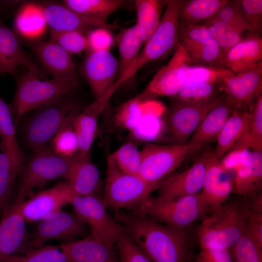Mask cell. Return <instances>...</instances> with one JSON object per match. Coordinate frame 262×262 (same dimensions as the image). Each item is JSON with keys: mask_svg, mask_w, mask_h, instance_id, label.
Here are the masks:
<instances>
[{"mask_svg": "<svg viewBox=\"0 0 262 262\" xmlns=\"http://www.w3.org/2000/svg\"><path fill=\"white\" fill-rule=\"evenodd\" d=\"M87 51H110L113 45L114 38L110 30L97 27L88 31L86 36Z\"/></svg>", "mask_w": 262, "mask_h": 262, "instance_id": "db71d44e", "label": "cell"}, {"mask_svg": "<svg viewBox=\"0 0 262 262\" xmlns=\"http://www.w3.org/2000/svg\"><path fill=\"white\" fill-rule=\"evenodd\" d=\"M232 190L233 184L231 181L229 179L223 180L210 193L204 196H200L211 213L225 203Z\"/></svg>", "mask_w": 262, "mask_h": 262, "instance_id": "11a10c76", "label": "cell"}, {"mask_svg": "<svg viewBox=\"0 0 262 262\" xmlns=\"http://www.w3.org/2000/svg\"><path fill=\"white\" fill-rule=\"evenodd\" d=\"M235 2L253 32L260 34L262 29V0H235Z\"/></svg>", "mask_w": 262, "mask_h": 262, "instance_id": "f5cc1de1", "label": "cell"}, {"mask_svg": "<svg viewBox=\"0 0 262 262\" xmlns=\"http://www.w3.org/2000/svg\"><path fill=\"white\" fill-rule=\"evenodd\" d=\"M118 63L110 51H87L81 64L82 75L96 99L106 94L114 86Z\"/></svg>", "mask_w": 262, "mask_h": 262, "instance_id": "5bb4252c", "label": "cell"}, {"mask_svg": "<svg viewBox=\"0 0 262 262\" xmlns=\"http://www.w3.org/2000/svg\"><path fill=\"white\" fill-rule=\"evenodd\" d=\"M84 224L76 214L61 209L55 211L39 221L30 245L33 248H38L52 239H73L85 233Z\"/></svg>", "mask_w": 262, "mask_h": 262, "instance_id": "9a60e30c", "label": "cell"}, {"mask_svg": "<svg viewBox=\"0 0 262 262\" xmlns=\"http://www.w3.org/2000/svg\"><path fill=\"white\" fill-rule=\"evenodd\" d=\"M68 96L39 108L28 123L25 137L33 150L46 146L62 128L73 123L79 112Z\"/></svg>", "mask_w": 262, "mask_h": 262, "instance_id": "ba28073f", "label": "cell"}, {"mask_svg": "<svg viewBox=\"0 0 262 262\" xmlns=\"http://www.w3.org/2000/svg\"><path fill=\"white\" fill-rule=\"evenodd\" d=\"M110 156L121 171L139 175L141 160V150L132 143L123 144Z\"/></svg>", "mask_w": 262, "mask_h": 262, "instance_id": "b9f144b4", "label": "cell"}, {"mask_svg": "<svg viewBox=\"0 0 262 262\" xmlns=\"http://www.w3.org/2000/svg\"><path fill=\"white\" fill-rule=\"evenodd\" d=\"M232 73L224 67L190 65L186 70L185 82L217 83L225 76Z\"/></svg>", "mask_w": 262, "mask_h": 262, "instance_id": "bcb514c9", "label": "cell"}, {"mask_svg": "<svg viewBox=\"0 0 262 262\" xmlns=\"http://www.w3.org/2000/svg\"><path fill=\"white\" fill-rule=\"evenodd\" d=\"M249 111L247 145L252 150L262 151V92L259 93Z\"/></svg>", "mask_w": 262, "mask_h": 262, "instance_id": "7bdbcfd3", "label": "cell"}, {"mask_svg": "<svg viewBox=\"0 0 262 262\" xmlns=\"http://www.w3.org/2000/svg\"><path fill=\"white\" fill-rule=\"evenodd\" d=\"M219 91V83L185 82L174 98L179 101L204 102L218 95Z\"/></svg>", "mask_w": 262, "mask_h": 262, "instance_id": "8d00e7d4", "label": "cell"}, {"mask_svg": "<svg viewBox=\"0 0 262 262\" xmlns=\"http://www.w3.org/2000/svg\"><path fill=\"white\" fill-rule=\"evenodd\" d=\"M114 218L152 262H186L189 244L185 229L164 224L135 211H117Z\"/></svg>", "mask_w": 262, "mask_h": 262, "instance_id": "6da1fadb", "label": "cell"}, {"mask_svg": "<svg viewBox=\"0 0 262 262\" xmlns=\"http://www.w3.org/2000/svg\"><path fill=\"white\" fill-rule=\"evenodd\" d=\"M33 154L23 166L20 174L18 191L14 203L20 204L33 189L52 180L66 179L75 160L60 155L46 145L33 150Z\"/></svg>", "mask_w": 262, "mask_h": 262, "instance_id": "5b68a950", "label": "cell"}, {"mask_svg": "<svg viewBox=\"0 0 262 262\" xmlns=\"http://www.w3.org/2000/svg\"><path fill=\"white\" fill-rule=\"evenodd\" d=\"M225 98L223 92L213 98L200 102L176 101L167 118V126L179 144L184 143L194 133L207 114Z\"/></svg>", "mask_w": 262, "mask_h": 262, "instance_id": "7c38bea8", "label": "cell"}, {"mask_svg": "<svg viewBox=\"0 0 262 262\" xmlns=\"http://www.w3.org/2000/svg\"><path fill=\"white\" fill-rule=\"evenodd\" d=\"M196 262H233L230 249L200 248Z\"/></svg>", "mask_w": 262, "mask_h": 262, "instance_id": "6f0895ef", "label": "cell"}, {"mask_svg": "<svg viewBox=\"0 0 262 262\" xmlns=\"http://www.w3.org/2000/svg\"><path fill=\"white\" fill-rule=\"evenodd\" d=\"M245 208V230L262 247V213L253 212Z\"/></svg>", "mask_w": 262, "mask_h": 262, "instance_id": "9f6ffc18", "label": "cell"}, {"mask_svg": "<svg viewBox=\"0 0 262 262\" xmlns=\"http://www.w3.org/2000/svg\"><path fill=\"white\" fill-rule=\"evenodd\" d=\"M234 171L235 192L247 197L257 194L262 188V151H250L246 161Z\"/></svg>", "mask_w": 262, "mask_h": 262, "instance_id": "484cf974", "label": "cell"}, {"mask_svg": "<svg viewBox=\"0 0 262 262\" xmlns=\"http://www.w3.org/2000/svg\"><path fill=\"white\" fill-rule=\"evenodd\" d=\"M42 7L50 31H78L83 33L88 29L97 27L110 30L119 28L117 25L100 22L81 15L64 4L49 3Z\"/></svg>", "mask_w": 262, "mask_h": 262, "instance_id": "ac0fdd59", "label": "cell"}, {"mask_svg": "<svg viewBox=\"0 0 262 262\" xmlns=\"http://www.w3.org/2000/svg\"><path fill=\"white\" fill-rule=\"evenodd\" d=\"M115 245L119 262H152L125 232Z\"/></svg>", "mask_w": 262, "mask_h": 262, "instance_id": "f907efd6", "label": "cell"}, {"mask_svg": "<svg viewBox=\"0 0 262 262\" xmlns=\"http://www.w3.org/2000/svg\"><path fill=\"white\" fill-rule=\"evenodd\" d=\"M214 17L243 34L245 32L254 33L238 7L235 0H228Z\"/></svg>", "mask_w": 262, "mask_h": 262, "instance_id": "681fc988", "label": "cell"}, {"mask_svg": "<svg viewBox=\"0 0 262 262\" xmlns=\"http://www.w3.org/2000/svg\"><path fill=\"white\" fill-rule=\"evenodd\" d=\"M144 99L137 96L124 103L115 115V125L130 132L137 125L143 115Z\"/></svg>", "mask_w": 262, "mask_h": 262, "instance_id": "74e56055", "label": "cell"}, {"mask_svg": "<svg viewBox=\"0 0 262 262\" xmlns=\"http://www.w3.org/2000/svg\"><path fill=\"white\" fill-rule=\"evenodd\" d=\"M245 229V205L225 202L212 212L199 227L200 248L230 249L242 237Z\"/></svg>", "mask_w": 262, "mask_h": 262, "instance_id": "3957f363", "label": "cell"}, {"mask_svg": "<svg viewBox=\"0 0 262 262\" xmlns=\"http://www.w3.org/2000/svg\"><path fill=\"white\" fill-rule=\"evenodd\" d=\"M59 246L68 262H119L115 246L100 241L91 234Z\"/></svg>", "mask_w": 262, "mask_h": 262, "instance_id": "ffe728a7", "label": "cell"}, {"mask_svg": "<svg viewBox=\"0 0 262 262\" xmlns=\"http://www.w3.org/2000/svg\"><path fill=\"white\" fill-rule=\"evenodd\" d=\"M26 236L25 220L20 204L13 203L0 223V262L19 249Z\"/></svg>", "mask_w": 262, "mask_h": 262, "instance_id": "603a6c76", "label": "cell"}, {"mask_svg": "<svg viewBox=\"0 0 262 262\" xmlns=\"http://www.w3.org/2000/svg\"><path fill=\"white\" fill-rule=\"evenodd\" d=\"M76 215L89 227L91 235L109 245L115 246L125 232L123 227L107 212L106 208L96 195H72L70 203Z\"/></svg>", "mask_w": 262, "mask_h": 262, "instance_id": "30bf717a", "label": "cell"}, {"mask_svg": "<svg viewBox=\"0 0 262 262\" xmlns=\"http://www.w3.org/2000/svg\"><path fill=\"white\" fill-rule=\"evenodd\" d=\"M190 65L189 55L180 44L167 64L158 70L137 97L142 99L154 98L158 96L174 97L185 82L186 70Z\"/></svg>", "mask_w": 262, "mask_h": 262, "instance_id": "8fae6325", "label": "cell"}, {"mask_svg": "<svg viewBox=\"0 0 262 262\" xmlns=\"http://www.w3.org/2000/svg\"><path fill=\"white\" fill-rule=\"evenodd\" d=\"M204 144L191 141L170 145L148 143L141 150L139 175L150 183L159 185L187 157Z\"/></svg>", "mask_w": 262, "mask_h": 262, "instance_id": "9c48e42d", "label": "cell"}, {"mask_svg": "<svg viewBox=\"0 0 262 262\" xmlns=\"http://www.w3.org/2000/svg\"><path fill=\"white\" fill-rule=\"evenodd\" d=\"M14 25L16 32L26 38L40 37L47 25L43 7L34 3L24 5L16 16Z\"/></svg>", "mask_w": 262, "mask_h": 262, "instance_id": "f1b7e54d", "label": "cell"}, {"mask_svg": "<svg viewBox=\"0 0 262 262\" xmlns=\"http://www.w3.org/2000/svg\"><path fill=\"white\" fill-rule=\"evenodd\" d=\"M236 110L225 98L204 117L190 141L205 144L216 139L229 116Z\"/></svg>", "mask_w": 262, "mask_h": 262, "instance_id": "83f0119b", "label": "cell"}, {"mask_svg": "<svg viewBox=\"0 0 262 262\" xmlns=\"http://www.w3.org/2000/svg\"><path fill=\"white\" fill-rule=\"evenodd\" d=\"M179 35L180 44L184 47L204 43L212 39L207 27L199 23L179 25Z\"/></svg>", "mask_w": 262, "mask_h": 262, "instance_id": "816d5d0a", "label": "cell"}, {"mask_svg": "<svg viewBox=\"0 0 262 262\" xmlns=\"http://www.w3.org/2000/svg\"><path fill=\"white\" fill-rule=\"evenodd\" d=\"M72 195L67 183L60 182L24 200L20 204V210L25 221H39L47 215L70 203Z\"/></svg>", "mask_w": 262, "mask_h": 262, "instance_id": "e0dca14e", "label": "cell"}, {"mask_svg": "<svg viewBox=\"0 0 262 262\" xmlns=\"http://www.w3.org/2000/svg\"><path fill=\"white\" fill-rule=\"evenodd\" d=\"M66 180L71 192L77 196L96 195L101 183L98 169L90 157L77 154Z\"/></svg>", "mask_w": 262, "mask_h": 262, "instance_id": "d4e9b609", "label": "cell"}, {"mask_svg": "<svg viewBox=\"0 0 262 262\" xmlns=\"http://www.w3.org/2000/svg\"><path fill=\"white\" fill-rule=\"evenodd\" d=\"M51 40L59 44L70 54H80L87 49L86 36L78 31L62 32L50 31Z\"/></svg>", "mask_w": 262, "mask_h": 262, "instance_id": "c3c4849f", "label": "cell"}, {"mask_svg": "<svg viewBox=\"0 0 262 262\" xmlns=\"http://www.w3.org/2000/svg\"><path fill=\"white\" fill-rule=\"evenodd\" d=\"M219 87L225 99L236 110L249 111L262 92V62L237 74L225 76Z\"/></svg>", "mask_w": 262, "mask_h": 262, "instance_id": "4fadbf2b", "label": "cell"}, {"mask_svg": "<svg viewBox=\"0 0 262 262\" xmlns=\"http://www.w3.org/2000/svg\"><path fill=\"white\" fill-rule=\"evenodd\" d=\"M44 69L58 79L78 78L71 54L52 40L38 41L32 47Z\"/></svg>", "mask_w": 262, "mask_h": 262, "instance_id": "d6986e66", "label": "cell"}, {"mask_svg": "<svg viewBox=\"0 0 262 262\" xmlns=\"http://www.w3.org/2000/svg\"><path fill=\"white\" fill-rule=\"evenodd\" d=\"M203 24L219 46L225 63L228 52L241 40L243 33L214 16L205 21Z\"/></svg>", "mask_w": 262, "mask_h": 262, "instance_id": "d590c367", "label": "cell"}, {"mask_svg": "<svg viewBox=\"0 0 262 262\" xmlns=\"http://www.w3.org/2000/svg\"><path fill=\"white\" fill-rule=\"evenodd\" d=\"M249 111L235 110L216 137L213 153L221 159L239 142L248 129Z\"/></svg>", "mask_w": 262, "mask_h": 262, "instance_id": "4316f807", "label": "cell"}, {"mask_svg": "<svg viewBox=\"0 0 262 262\" xmlns=\"http://www.w3.org/2000/svg\"><path fill=\"white\" fill-rule=\"evenodd\" d=\"M42 77L28 70L18 79L13 101L9 106L16 116L15 124L29 111L69 95L78 84V78L43 80Z\"/></svg>", "mask_w": 262, "mask_h": 262, "instance_id": "7a4b0ae2", "label": "cell"}, {"mask_svg": "<svg viewBox=\"0 0 262 262\" xmlns=\"http://www.w3.org/2000/svg\"><path fill=\"white\" fill-rule=\"evenodd\" d=\"M158 186L146 181L139 175L121 171L109 156L107 161L106 184L102 201L106 208L134 211Z\"/></svg>", "mask_w": 262, "mask_h": 262, "instance_id": "8992f818", "label": "cell"}, {"mask_svg": "<svg viewBox=\"0 0 262 262\" xmlns=\"http://www.w3.org/2000/svg\"><path fill=\"white\" fill-rule=\"evenodd\" d=\"M167 0H136L134 6L136 12V25L144 43L150 38L161 19L162 10Z\"/></svg>", "mask_w": 262, "mask_h": 262, "instance_id": "836d02e7", "label": "cell"}, {"mask_svg": "<svg viewBox=\"0 0 262 262\" xmlns=\"http://www.w3.org/2000/svg\"><path fill=\"white\" fill-rule=\"evenodd\" d=\"M0 136L1 144L14 166L20 171L23 166V154L16 137L15 125L9 106L0 97Z\"/></svg>", "mask_w": 262, "mask_h": 262, "instance_id": "f546056e", "label": "cell"}, {"mask_svg": "<svg viewBox=\"0 0 262 262\" xmlns=\"http://www.w3.org/2000/svg\"><path fill=\"white\" fill-rule=\"evenodd\" d=\"M249 33L243 37L226 55L224 67L234 74L262 62V38L259 33Z\"/></svg>", "mask_w": 262, "mask_h": 262, "instance_id": "cb8c5ba5", "label": "cell"}, {"mask_svg": "<svg viewBox=\"0 0 262 262\" xmlns=\"http://www.w3.org/2000/svg\"><path fill=\"white\" fill-rule=\"evenodd\" d=\"M51 141L52 150L60 155L72 157L78 153V141L73 123L62 128Z\"/></svg>", "mask_w": 262, "mask_h": 262, "instance_id": "f6af8a7d", "label": "cell"}, {"mask_svg": "<svg viewBox=\"0 0 262 262\" xmlns=\"http://www.w3.org/2000/svg\"><path fill=\"white\" fill-rule=\"evenodd\" d=\"M206 155L203 185L200 193L202 196L207 195L219 185L226 171L221 160L213 153L206 152Z\"/></svg>", "mask_w": 262, "mask_h": 262, "instance_id": "7dc6e473", "label": "cell"}, {"mask_svg": "<svg viewBox=\"0 0 262 262\" xmlns=\"http://www.w3.org/2000/svg\"><path fill=\"white\" fill-rule=\"evenodd\" d=\"M181 0H167L158 26L132 64L115 81L117 84L120 86L145 65L166 57L179 46L178 11Z\"/></svg>", "mask_w": 262, "mask_h": 262, "instance_id": "277c9868", "label": "cell"}, {"mask_svg": "<svg viewBox=\"0 0 262 262\" xmlns=\"http://www.w3.org/2000/svg\"><path fill=\"white\" fill-rule=\"evenodd\" d=\"M115 41L119 52L118 79L137 58L144 43L136 25L122 29L115 36Z\"/></svg>", "mask_w": 262, "mask_h": 262, "instance_id": "1f68e13d", "label": "cell"}, {"mask_svg": "<svg viewBox=\"0 0 262 262\" xmlns=\"http://www.w3.org/2000/svg\"><path fill=\"white\" fill-rule=\"evenodd\" d=\"M206 156L205 153L186 170L170 174L162 180L156 189L157 197L168 200L199 193L202 188Z\"/></svg>", "mask_w": 262, "mask_h": 262, "instance_id": "2e32d148", "label": "cell"}, {"mask_svg": "<svg viewBox=\"0 0 262 262\" xmlns=\"http://www.w3.org/2000/svg\"><path fill=\"white\" fill-rule=\"evenodd\" d=\"M162 114L144 111L143 116L136 126L130 132L134 140L140 141H152L161 134L163 122Z\"/></svg>", "mask_w": 262, "mask_h": 262, "instance_id": "60d3db41", "label": "cell"}, {"mask_svg": "<svg viewBox=\"0 0 262 262\" xmlns=\"http://www.w3.org/2000/svg\"><path fill=\"white\" fill-rule=\"evenodd\" d=\"M111 95L106 94L95 100L79 112L75 116L73 126L76 133L80 157L89 156L95 139L98 119L109 102Z\"/></svg>", "mask_w": 262, "mask_h": 262, "instance_id": "44dd1931", "label": "cell"}, {"mask_svg": "<svg viewBox=\"0 0 262 262\" xmlns=\"http://www.w3.org/2000/svg\"><path fill=\"white\" fill-rule=\"evenodd\" d=\"M25 66L28 70L42 76L38 65L22 49L16 33L0 23V73L16 75V68Z\"/></svg>", "mask_w": 262, "mask_h": 262, "instance_id": "7402d4cb", "label": "cell"}, {"mask_svg": "<svg viewBox=\"0 0 262 262\" xmlns=\"http://www.w3.org/2000/svg\"><path fill=\"white\" fill-rule=\"evenodd\" d=\"M123 0H65L64 4L90 18L107 23L113 13L127 5Z\"/></svg>", "mask_w": 262, "mask_h": 262, "instance_id": "d6a6232c", "label": "cell"}, {"mask_svg": "<svg viewBox=\"0 0 262 262\" xmlns=\"http://www.w3.org/2000/svg\"><path fill=\"white\" fill-rule=\"evenodd\" d=\"M230 250L233 262H262V247L245 229L242 237Z\"/></svg>", "mask_w": 262, "mask_h": 262, "instance_id": "ee69618b", "label": "cell"}, {"mask_svg": "<svg viewBox=\"0 0 262 262\" xmlns=\"http://www.w3.org/2000/svg\"><path fill=\"white\" fill-rule=\"evenodd\" d=\"M191 60V65L224 67L221 50L213 39L196 45L184 47Z\"/></svg>", "mask_w": 262, "mask_h": 262, "instance_id": "e575fe53", "label": "cell"}, {"mask_svg": "<svg viewBox=\"0 0 262 262\" xmlns=\"http://www.w3.org/2000/svg\"><path fill=\"white\" fill-rule=\"evenodd\" d=\"M227 0H181L178 11L180 26L199 24L214 16Z\"/></svg>", "mask_w": 262, "mask_h": 262, "instance_id": "4dcf8cb0", "label": "cell"}, {"mask_svg": "<svg viewBox=\"0 0 262 262\" xmlns=\"http://www.w3.org/2000/svg\"><path fill=\"white\" fill-rule=\"evenodd\" d=\"M19 173L0 143V209L7 206L15 181Z\"/></svg>", "mask_w": 262, "mask_h": 262, "instance_id": "f35d334b", "label": "cell"}, {"mask_svg": "<svg viewBox=\"0 0 262 262\" xmlns=\"http://www.w3.org/2000/svg\"><path fill=\"white\" fill-rule=\"evenodd\" d=\"M134 211L160 223L181 229H185L207 212H211L200 193L168 200L150 196Z\"/></svg>", "mask_w": 262, "mask_h": 262, "instance_id": "52a82bcc", "label": "cell"}, {"mask_svg": "<svg viewBox=\"0 0 262 262\" xmlns=\"http://www.w3.org/2000/svg\"><path fill=\"white\" fill-rule=\"evenodd\" d=\"M2 262H68L59 246H43L22 255H12Z\"/></svg>", "mask_w": 262, "mask_h": 262, "instance_id": "ab89813d", "label": "cell"}]
</instances>
